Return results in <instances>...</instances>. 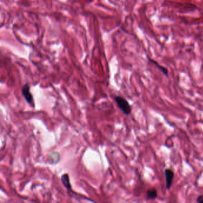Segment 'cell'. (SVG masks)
Instances as JSON below:
<instances>
[{
	"label": "cell",
	"mask_w": 203,
	"mask_h": 203,
	"mask_svg": "<svg viewBox=\"0 0 203 203\" xmlns=\"http://www.w3.org/2000/svg\"><path fill=\"white\" fill-rule=\"evenodd\" d=\"M197 203H203V195H200L197 198Z\"/></svg>",
	"instance_id": "cell-7"
},
{
	"label": "cell",
	"mask_w": 203,
	"mask_h": 203,
	"mask_svg": "<svg viewBox=\"0 0 203 203\" xmlns=\"http://www.w3.org/2000/svg\"><path fill=\"white\" fill-rule=\"evenodd\" d=\"M158 196L157 191L155 188L148 189L146 192V198L148 200H154Z\"/></svg>",
	"instance_id": "cell-4"
},
{
	"label": "cell",
	"mask_w": 203,
	"mask_h": 203,
	"mask_svg": "<svg viewBox=\"0 0 203 203\" xmlns=\"http://www.w3.org/2000/svg\"><path fill=\"white\" fill-rule=\"evenodd\" d=\"M61 181L63 185L66 188V189H67L69 191H71V186L68 173H64L63 175L61 177Z\"/></svg>",
	"instance_id": "cell-6"
},
{
	"label": "cell",
	"mask_w": 203,
	"mask_h": 203,
	"mask_svg": "<svg viewBox=\"0 0 203 203\" xmlns=\"http://www.w3.org/2000/svg\"><path fill=\"white\" fill-rule=\"evenodd\" d=\"M148 59L149 60V62H151V63L154 64V65H156V66L157 67V68L159 69V71H160L163 75H164L166 76H168V69L166 67H165L164 66L160 64L158 62L153 59H150L149 57H148Z\"/></svg>",
	"instance_id": "cell-5"
},
{
	"label": "cell",
	"mask_w": 203,
	"mask_h": 203,
	"mask_svg": "<svg viewBox=\"0 0 203 203\" xmlns=\"http://www.w3.org/2000/svg\"><path fill=\"white\" fill-rule=\"evenodd\" d=\"M22 93L27 103L32 107L34 108L35 106V104L34 97L30 92V87L29 85V83H25L23 86L22 89Z\"/></svg>",
	"instance_id": "cell-2"
},
{
	"label": "cell",
	"mask_w": 203,
	"mask_h": 203,
	"mask_svg": "<svg viewBox=\"0 0 203 203\" xmlns=\"http://www.w3.org/2000/svg\"><path fill=\"white\" fill-rule=\"evenodd\" d=\"M115 101L118 107L124 115L128 116L131 113L132 107L126 99L121 96H116Z\"/></svg>",
	"instance_id": "cell-1"
},
{
	"label": "cell",
	"mask_w": 203,
	"mask_h": 203,
	"mask_svg": "<svg viewBox=\"0 0 203 203\" xmlns=\"http://www.w3.org/2000/svg\"><path fill=\"white\" fill-rule=\"evenodd\" d=\"M164 175L166 178V186L167 189H170L172 185L173 177H175L174 172L170 168H166L164 170Z\"/></svg>",
	"instance_id": "cell-3"
}]
</instances>
